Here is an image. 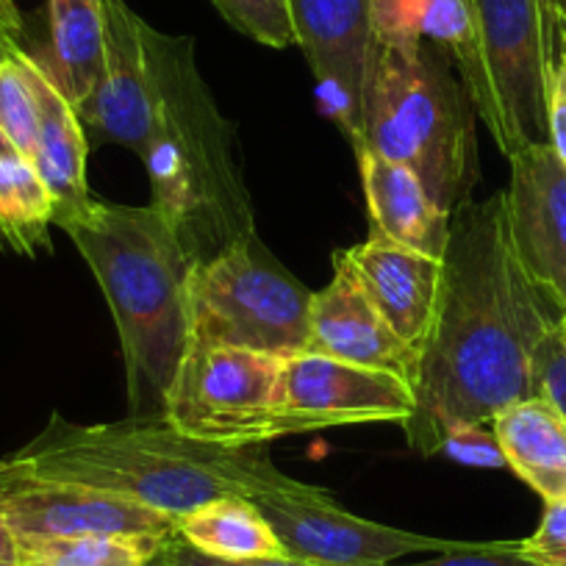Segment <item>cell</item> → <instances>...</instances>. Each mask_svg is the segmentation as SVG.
Masks as SVG:
<instances>
[{"label": "cell", "mask_w": 566, "mask_h": 566, "mask_svg": "<svg viewBox=\"0 0 566 566\" xmlns=\"http://www.w3.org/2000/svg\"><path fill=\"white\" fill-rule=\"evenodd\" d=\"M334 261L347 266L389 328L419 353L437 312L444 261L373 233L353 248L336 250Z\"/></svg>", "instance_id": "2e32d148"}, {"label": "cell", "mask_w": 566, "mask_h": 566, "mask_svg": "<svg viewBox=\"0 0 566 566\" xmlns=\"http://www.w3.org/2000/svg\"><path fill=\"white\" fill-rule=\"evenodd\" d=\"M472 34L453 59L505 159L547 145L549 0H470Z\"/></svg>", "instance_id": "52a82bcc"}, {"label": "cell", "mask_w": 566, "mask_h": 566, "mask_svg": "<svg viewBox=\"0 0 566 566\" xmlns=\"http://www.w3.org/2000/svg\"><path fill=\"white\" fill-rule=\"evenodd\" d=\"M167 566H314L306 560H297L292 555H281V558H244V560H228V558H214V555L198 553L195 547H189L181 538H172L165 549Z\"/></svg>", "instance_id": "1f68e13d"}, {"label": "cell", "mask_w": 566, "mask_h": 566, "mask_svg": "<svg viewBox=\"0 0 566 566\" xmlns=\"http://www.w3.org/2000/svg\"><path fill=\"white\" fill-rule=\"evenodd\" d=\"M106 23V70L78 108L95 142H114L142 156L156 134L159 90L148 51V23L125 0H101Z\"/></svg>", "instance_id": "4fadbf2b"}, {"label": "cell", "mask_w": 566, "mask_h": 566, "mask_svg": "<svg viewBox=\"0 0 566 566\" xmlns=\"http://www.w3.org/2000/svg\"><path fill=\"white\" fill-rule=\"evenodd\" d=\"M53 226V198L40 172L18 154H0V242L34 255L48 248Z\"/></svg>", "instance_id": "603a6c76"}, {"label": "cell", "mask_w": 566, "mask_h": 566, "mask_svg": "<svg viewBox=\"0 0 566 566\" xmlns=\"http://www.w3.org/2000/svg\"><path fill=\"white\" fill-rule=\"evenodd\" d=\"M303 353L380 369L408 384H413L419 361V353L389 328L356 277L339 261H334V277L328 286L312 295L308 339Z\"/></svg>", "instance_id": "9a60e30c"}, {"label": "cell", "mask_w": 566, "mask_h": 566, "mask_svg": "<svg viewBox=\"0 0 566 566\" xmlns=\"http://www.w3.org/2000/svg\"><path fill=\"white\" fill-rule=\"evenodd\" d=\"M538 386H542V395L553 400L566 417V342L560 339L558 325L538 353Z\"/></svg>", "instance_id": "4dcf8cb0"}, {"label": "cell", "mask_w": 566, "mask_h": 566, "mask_svg": "<svg viewBox=\"0 0 566 566\" xmlns=\"http://www.w3.org/2000/svg\"><path fill=\"white\" fill-rule=\"evenodd\" d=\"M314 81L350 148L364 139V90L375 53L369 0H286Z\"/></svg>", "instance_id": "8fae6325"}, {"label": "cell", "mask_w": 566, "mask_h": 566, "mask_svg": "<svg viewBox=\"0 0 566 566\" xmlns=\"http://www.w3.org/2000/svg\"><path fill=\"white\" fill-rule=\"evenodd\" d=\"M411 411V384L391 373L314 353H301L283 361L277 439L339 424H402Z\"/></svg>", "instance_id": "30bf717a"}, {"label": "cell", "mask_w": 566, "mask_h": 566, "mask_svg": "<svg viewBox=\"0 0 566 566\" xmlns=\"http://www.w3.org/2000/svg\"><path fill=\"white\" fill-rule=\"evenodd\" d=\"M172 538L108 533L18 538V566H150Z\"/></svg>", "instance_id": "cb8c5ba5"}, {"label": "cell", "mask_w": 566, "mask_h": 566, "mask_svg": "<svg viewBox=\"0 0 566 566\" xmlns=\"http://www.w3.org/2000/svg\"><path fill=\"white\" fill-rule=\"evenodd\" d=\"M165 549H167V547H165ZM150 566H167V560H165V553H161V555H159V558H156V560H154V564H150Z\"/></svg>", "instance_id": "8d00e7d4"}, {"label": "cell", "mask_w": 566, "mask_h": 566, "mask_svg": "<svg viewBox=\"0 0 566 566\" xmlns=\"http://www.w3.org/2000/svg\"><path fill=\"white\" fill-rule=\"evenodd\" d=\"M20 29H23V20H20L14 0H0V31H9V34L20 36Z\"/></svg>", "instance_id": "836d02e7"}, {"label": "cell", "mask_w": 566, "mask_h": 566, "mask_svg": "<svg viewBox=\"0 0 566 566\" xmlns=\"http://www.w3.org/2000/svg\"><path fill=\"white\" fill-rule=\"evenodd\" d=\"M558 3H560V7H564V9H566V0H558Z\"/></svg>", "instance_id": "74e56055"}, {"label": "cell", "mask_w": 566, "mask_h": 566, "mask_svg": "<svg viewBox=\"0 0 566 566\" xmlns=\"http://www.w3.org/2000/svg\"><path fill=\"white\" fill-rule=\"evenodd\" d=\"M505 467L544 503L566 500V417L544 395L511 402L492 419Z\"/></svg>", "instance_id": "d6986e66"}, {"label": "cell", "mask_w": 566, "mask_h": 566, "mask_svg": "<svg viewBox=\"0 0 566 566\" xmlns=\"http://www.w3.org/2000/svg\"><path fill=\"white\" fill-rule=\"evenodd\" d=\"M0 472L78 483L172 520L211 500L301 486L272 464L266 444L195 442L165 413H130L103 424H75L53 413L45 431L0 459Z\"/></svg>", "instance_id": "7a4b0ae2"}, {"label": "cell", "mask_w": 566, "mask_h": 566, "mask_svg": "<svg viewBox=\"0 0 566 566\" xmlns=\"http://www.w3.org/2000/svg\"><path fill=\"white\" fill-rule=\"evenodd\" d=\"M0 516L18 538L40 536H178V520L130 500L78 486L0 472Z\"/></svg>", "instance_id": "7c38bea8"}, {"label": "cell", "mask_w": 566, "mask_h": 566, "mask_svg": "<svg viewBox=\"0 0 566 566\" xmlns=\"http://www.w3.org/2000/svg\"><path fill=\"white\" fill-rule=\"evenodd\" d=\"M369 20L375 42H433L450 59L459 56L472 34L470 0H369Z\"/></svg>", "instance_id": "7402d4cb"}, {"label": "cell", "mask_w": 566, "mask_h": 566, "mask_svg": "<svg viewBox=\"0 0 566 566\" xmlns=\"http://www.w3.org/2000/svg\"><path fill=\"white\" fill-rule=\"evenodd\" d=\"M505 189L514 250L538 292L566 308V165L549 145H533L509 159Z\"/></svg>", "instance_id": "5bb4252c"}, {"label": "cell", "mask_w": 566, "mask_h": 566, "mask_svg": "<svg viewBox=\"0 0 566 566\" xmlns=\"http://www.w3.org/2000/svg\"><path fill=\"white\" fill-rule=\"evenodd\" d=\"M159 90L156 134L139 156L156 209L198 261L255 233L253 206L239 161L237 125L220 112L200 75L195 42L148 25Z\"/></svg>", "instance_id": "3957f363"}, {"label": "cell", "mask_w": 566, "mask_h": 566, "mask_svg": "<svg viewBox=\"0 0 566 566\" xmlns=\"http://www.w3.org/2000/svg\"><path fill=\"white\" fill-rule=\"evenodd\" d=\"M439 455H450V459L472 467H505L503 450L494 439V431H486V424H464L453 431Z\"/></svg>", "instance_id": "f546056e"}, {"label": "cell", "mask_w": 566, "mask_h": 566, "mask_svg": "<svg viewBox=\"0 0 566 566\" xmlns=\"http://www.w3.org/2000/svg\"><path fill=\"white\" fill-rule=\"evenodd\" d=\"M442 290L413 373L408 448L442 453L464 424H492L511 402L542 395L538 353L558 308L538 292L514 250L505 189L450 217Z\"/></svg>", "instance_id": "6da1fadb"}, {"label": "cell", "mask_w": 566, "mask_h": 566, "mask_svg": "<svg viewBox=\"0 0 566 566\" xmlns=\"http://www.w3.org/2000/svg\"><path fill=\"white\" fill-rule=\"evenodd\" d=\"M522 549L536 566H566V500L544 503L542 522L522 538Z\"/></svg>", "instance_id": "f1b7e54d"}, {"label": "cell", "mask_w": 566, "mask_h": 566, "mask_svg": "<svg viewBox=\"0 0 566 566\" xmlns=\"http://www.w3.org/2000/svg\"><path fill=\"white\" fill-rule=\"evenodd\" d=\"M386 566H536L522 549V542H492V544H467L437 553L431 560L417 564H386Z\"/></svg>", "instance_id": "83f0119b"}, {"label": "cell", "mask_w": 566, "mask_h": 566, "mask_svg": "<svg viewBox=\"0 0 566 566\" xmlns=\"http://www.w3.org/2000/svg\"><path fill=\"white\" fill-rule=\"evenodd\" d=\"M253 500L286 555L314 566H386L413 553H448L461 542L380 525L342 509L331 492L301 483Z\"/></svg>", "instance_id": "9c48e42d"}, {"label": "cell", "mask_w": 566, "mask_h": 566, "mask_svg": "<svg viewBox=\"0 0 566 566\" xmlns=\"http://www.w3.org/2000/svg\"><path fill=\"white\" fill-rule=\"evenodd\" d=\"M36 101H40V119H36L31 165L53 198V226L64 231L73 222L84 220L97 203L86 178L90 142L78 112L64 101L42 67L36 70Z\"/></svg>", "instance_id": "ac0fdd59"}, {"label": "cell", "mask_w": 566, "mask_h": 566, "mask_svg": "<svg viewBox=\"0 0 566 566\" xmlns=\"http://www.w3.org/2000/svg\"><path fill=\"white\" fill-rule=\"evenodd\" d=\"M178 538L214 558H281V538L250 497H220L178 520Z\"/></svg>", "instance_id": "44dd1931"}, {"label": "cell", "mask_w": 566, "mask_h": 566, "mask_svg": "<svg viewBox=\"0 0 566 566\" xmlns=\"http://www.w3.org/2000/svg\"><path fill=\"white\" fill-rule=\"evenodd\" d=\"M231 29L266 48L297 45L286 0H211Z\"/></svg>", "instance_id": "484cf974"}, {"label": "cell", "mask_w": 566, "mask_h": 566, "mask_svg": "<svg viewBox=\"0 0 566 566\" xmlns=\"http://www.w3.org/2000/svg\"><path fill=\"white\" fill-rule=\"evenodd\" d=\"M0 566H18V536L0 516Z\"/></svg>", "instance_id": "d6a6232c"}, {"label": "cell", "mask_w": 566, "mask_h": 566, "mask_svg": "<svg viewBox=\"0 0 566 566\" xmlns=\"http://www.w3.org/2000/svg\"><path fill=\"white\" fill-rule=\"evenodd\" d=\"M36 59L9 31H0V130L12 154L31 161L36 142Z\"/></svg>", "instance_id": "d4e9b609"}, {"label": "cell", "mask_w": 566, "mask_h": 566, "mask_svg": "<svg viewBox=\"0 0 566 566\" xmlns=\"http://www.w3.org/2000/svg\"><path fill=\"white\" fill-rule=\"evenodd\" d=\"M558 334H560V339L566 342V308L558 314Z\"/></svg>", "instance_id": "e575fe53"}, {"label": "cell", "mask_w": 566, "mask_h": 566, "mask_svg": "<svg viewBox=\"0 0 566 566\" xmlns=\"http://www.w3.org/2000/svg\"><path fill=\"white\" fill-rule=\"evenodd\" d=\"M64 231L112 308L130 411L161 413L189 345L187 283L195 259L156 206L97 200Z\"/></svg>", "instance_id": "277c9868"}, {"label": "cell", "mask_w": 566, "mask_h": 566, "mask_svg": "<svg viewBox=\"0 0 566 566\" xmlns=\"http://www.w3.org/2000/svg\"><path fill=\"white\" fill-rule=\"evenodd\" d=\"M475 117L448 51L433 42H375L358 148L411 167L448 214L470 203L481 178Z\"/></svg>", "instance_id": "5b68a950"}, {"label": "cell", "mask_w": 566, "mask_h": 566, "mask_svg": "<svg viewBox=\"0 0 566 566\" xmlns=\"http://www.w3.org/2000/svg\"><path fill=\"white\" fill-rule=\"evenodd\" d=\"M34 59L64 101L78 112L106 70L101 0H48V51Z\"/></svg>", "instance_id": "ffe728a7"}, {"label": "cell", "mask_w": 566, "mask_h": 566, "mask_svg": "<svg viewBox=\"0 0 566 566\" xmlns=\"http://www.w3.org/2000/svg\"><path fill=\"white\" fill-rule=\"evenodd\" d=\"M0 154H12V148H9L7 136H3V130H0Z\"/></svg>", "instance_id": "d590c367"}, {"label": "cell", "mask_w": 566, "mask_h": 566, "mask_svg": "<svg viewBox=\"0 0 566 566\" xmlns=\"http://www.w3.org/2000/svg\"><path fill=\"white\" fill-rule=\"evenodd\" d=\"M283 358L187 345L165 395V417L203 444L253 448L277 439Z\"/></svg>", "instance_id": "ba28073f"}, {"label": "cell", "mask_w": 566, "mask_h": 566, "mask_svg": "<svg viewBox=\"0 0 566 566\" xmlns=\"http://www.w3.org/2000/svg\"><path fill=\"white\" fill-rule=\"evenodd\" d=\"M356 159L367 198L369 233L433 259H444L453 214L433 203L417 172L375 154L373 148H358Z\"/></svg>", "instance_id": "e0dca14e"}, {"label": "cell", "mask_w": 566, "mask_h": 566, "mask_svg": "<svg viewBox=\"0 0 566 566\" xmlns=\"http://www.w3.org/2000/svg\"><path fill=\"white\" fill-rule=\"evenodd\" d=\"M312 295L259 233H250L189 272V345L237 347L283 361L301 356Z\"/></svg>", "instance_id": "8992f818"}, {"label": "cell", "mask_w": 566, "mask_h": 566, "mask_svg": "<svg viewBox=\"0 0 566 566\" xmlns=\"http://www.w3.org/2000/svg\"><path fill=\"white\" fill-rule=\"evenodd\" d=\"M547 53V145L566 165V9L549 0Z\"/></svg>", "instance_id": "4316f807"}]
</instances>
